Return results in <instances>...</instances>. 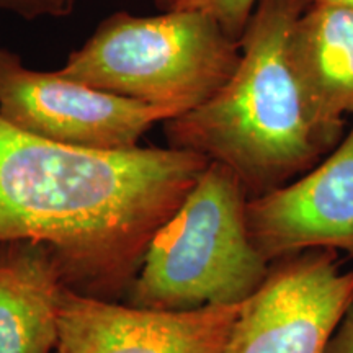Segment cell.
<instances>
[{"label":"cell","instance_id":"1","mask_svg":"<svg viewBox=\"0 0 353 353\" xmlns=\"http://www.w3.org/2000/svg\"><path fill=\"white\" fill-rule=\"evenodd\" d=\"M208 165L170 145L70 148L0 117V244L46 245L70 291L123 301L152 237Z\"/></svg>","mask_w":353,"mask_h":353},{"label":"cell","instance_id":"2","mask_svg":"<svg viewBox=\"0 0 353 353\" xmlns=\"http://www.w3.org/2000/svg\"><path fill=\"white\" fill-rule=\"evenodd\" d=\"M309 0H259L219 90L162 123L167 144L236 175L247 198L293 182L341 143L316 121L291 64V26Z\"/></svg>","mask_w":353,"mask_h":353},{"label":"cell","instance_id":"3","mask_svg":"<svg viewBox=\"0 0 353 353\" xmlns=\"http://www.w3.org/2000/svg\"><path fill=\"white\" fill-rule=\"evenodd\" d=\"M247 193L232 172L210 164L159 229L123 303L157 311L242 304L270 263L250 241Z\"/></svg>","mask_w":353,"mask_h":353},{"label":"cell","instance_id":"4","mask_svg":"<svg viewBox=\"0 0 353 353\" xmlns=\"http://www.w3.org/2000/svg\"><path fill=\"white\" fill-rule=\"evenodd\" d=\"M239 57V39L205 12L170 8L154 17L120 12L57 72L179 117L219 90Z\"/></svg>","mask_w":353,"mask_h":353},{"label":"cell","instance_id":"5","mask_svg":"<svg viewBox=\"0 0 353 353\" xmlns=\"http://www.w3.org/2000/svg\"><path fill=\"white\" fill-rule=\"evenodd\" d=\"M0 117L39 138L88 151H128L170 110L28 69L0 48Z\"/></svg>","mask_w":353,"mask_h":353},{"label":"cell","instance_id":"6","mask_svg":"<svg viewBox=\"0 0 353 353\" xmlns=\"http://www.w3.org/2000/svg\"><path fill=\"white\" fill-rule=\"evenodd\" d=\"M335 250H304L270 263L242 303L228 353H327L353 304V267Z\"/></svg>","mask_w":353,"mask_h":353},{"label":"cell","instance_id":"7","mask_svg":"<svg viewBox=\"0 0 353 353\" xmlns=\"http://www.w3.org/2000/svg\"><path fill=\"white\" fill-rule=\"evenodd\" d=\"M245 219L250 241L268 263L314 249L353 260V125L306 174L249 198Z\"/></svg>","mask_w":353,"mask_h":353},{"label":"cell","instance_id":"8","mask_svg":"<svg viewBox=\"0 0 353 353\" xmlns=\"http://www.w3.org/2000/svg\"><path fill=\"white\" fill-rule=\"evenodd\" d=\"M241 307L157 311L68 290L56 353H228Z\"/></svg>","mask_w":353,"mask_h":353},{"label":"cell","instance_id":"9","mask_svg":"<svg viewBox=\"0 0 353 353\" xmlns=\"http://www.w3.org/2000/svg\"><path fill=\"white\" fill-rule=\"evenodd\" d=\"M288 50L316 121L342 139L353 117V10L307 3L291 26Z\"/></svg>","mask_w":353,"mask_h":353},{"label":"cell","instance_id":"10","mask_svg":"<svg viewBox=\"0 0 353 353\" xmlns=\"http://www.w3.org/2000/svg\"><path fill=\"white\" fill-rule=\"evenodd\" d=\"M68 290L46 245L0 244V353H56Z\"/></svg>","mask_w":353,"mask_h":353},{"label":"cell","instance_id":"11","mask_svg":"<svg viewBox=\"0 0 353 353\" xmlns=\"http://www.w3.org/2000/svg\"><path fill=\"white\" fill-rule=\"evenodd\" d=\"M257 3L259 0H176L174 8L208 13L232 38L239 39Z\"/></svg>","mask_w":353,"mask_h":353},{"label":"cell","instance_id":"12","mask_svg":"<svg viewBox=\"0 0 353 353\" xmlns=\"http://www.w3.org/2000/svg\"><path fill=\"white\" fill-rule=\"evenodd\" d=\"M76 0H0V12L15 13L34 20L43 17H64L72 10Z\"/></svg>","mask_w":353,"mask_h":353},{"label":"cell","instance_id":"13","mask_svg":"<svg viewBox=\"0 0 353 353\" xmlns=\"http://www.w3.org/2000/svg\"><path fill=\"white\" fill-rule=\"evenodd\" d=\"M327 353H353V304L335 330Z\"/></svg>","mask_w":353,"mask_h":353},{"label":"cell","instance_id":"14","mask_svg":"<svg viewBox=\"0 0 353 353\" xmlns=\"http://www.w3.org/2000/svg\"><path fill=\"white\" fill-rule=\"evenodd\" d=\"M309 3H324V6H334L353 10V0H309Z\"/></svg>","mask_w":353,"mask_h":353},{"label":"cell","instance_id":"15","mask_svg":"<svg viewBox=\"0 0 353 353\" xmlns=\"http://www.w3.org/2000/svg\"><path fill=\"white\" fill-rule=\"evenodd\" d=\"M156 2L162 8H165V10H170V8H174V6L176 3V0H156Z\"/></svg>","mask_w":353,"mask_h":353}]
</instances>
